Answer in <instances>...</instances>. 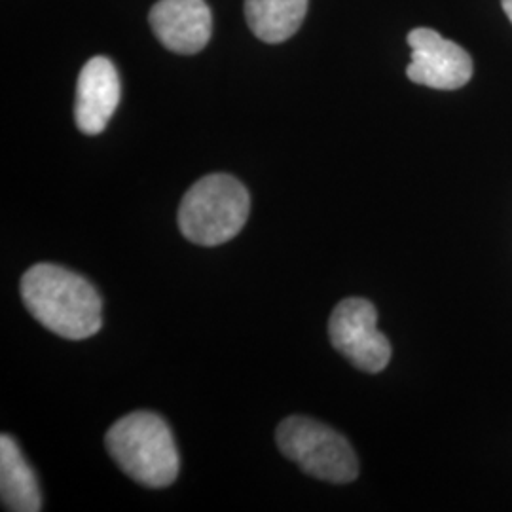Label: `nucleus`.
<instances>
[{
    "label": "nucleus",
    "mask_w": 512,
    "mask_h": 512,
    "mask_svg": "<svg viewBox=\"0 0 512 512\" xmlns=\"http://www.w3.org/2000/svg\"><path fill=\"white\" fill-rule=\"evenodd\" d=\"M21 300L42 327L67 340H86L103 325L92 283L57 264H37L21 277Z\"/></svg>",
    "instance_id": "f257e3e1"
},
{
    "label": "nucleus",
    "mask_w": 512,
    "mask_h": 512,
    "mask_svg": "<svg viewBox=\"0 0 512 512\" xmlns=\"http://www.w3.org/2000/svg\"><path fill=\"white\" fill-rule=\"evenodd\" d=\"M0 495L6 511L38 512L42 509L37 476L21 456L16 440L0 437Z\"/></svg>",
    "instance_id": "1a4fd4ad"
},
{
    "label": "nucleus",
    "mask_w": 512,
    "mask_h": 512,
    "mask_svg": "<svg viewBox=\"0 0 512 512\" xmlns=\"http://www.w3.org/2000/svg\"><path fill=\"white\" fill-rule=\"evenodd\" d=\"M148 21L167 50L183 55L202 52L213 29L211 10L205 0H158Z\"/></svg>",
    "instance_id": "0eeeda50"
},
{
    "label": "nucleus",
    "mask_w": 512,
    "mask_h": 512,
    "mask_svg": "<svg viewBox=\"0 0 512 512\" xmlns=\"http://www.w3.org/2000/svg\"><path fill=\"white\" fill-rule=\"evenodd\" d=\"M277 448L306 475L330 484H348L359 475V461L348 440L321 421L291 416L275 433Z\"/></svg>",
    "instance_id": "20e7f679"
},
{
    "label": "nucleus",
    "mask_w": 512,
    "mask_h": 512,
    "mask_svg": "<svg viewBox=\"0 0 512 512\" xmlns=\"http://www.w3.org/2000/svg\"><path fill=\"white\" fill-rule=\"evenodd\" d=\"M501 4H503V10H505L507 18L511 19L512 23V0H501Z\"/></svg>",
    "instance_id": "9b49d317"
},
{
    "label": "nucleus",
    "mask_w": 512,
    "mask_h": 512,
    "mask_svg": "<svg viewBox=\"0 0 512 512\" xmlns=\"http://www.w3.org/2000/svg\"><path fill=\"white\" fill-rule=\"evenodd\" d=\"M330 342L351 365L378 374L391 361V344L378 330V311L365 298H346L330 315Z\"/></svg>",
    "instance_id": "39448f33"
},
{
    "label": "nucleus",
    "mask_w": 512,
    "mask_h": 512,
    "mask_svg": "<svg viewBox=\"0 0 512 512\" xmlns=\"http://www.w3.org/2000/svg\"><path fill=\"white\" fill-rule=\"evenodd\" d=\"M308 4L310 0H245V18L256 38L279 44L300 29Z\"/></svg>",
    "instance_id": "9d476101"
},
{
    "label": "nucleus",
    "mask_w": 512,
    "mask_h": 512,
    "mask_svg": "<svg viewBox=\"0 0 512 512\" xmlns=\"http://www.w3.org/2000/svg\"><path fill=\"white\" fill-rule=\"evenodd\" d=\"M412 50L406 76L433 90H459L473 76V59L452 40L440 37L433 29H414L408 35Z\"/></svg>",
    "instance_id": "423d86ee"
},
{
    "label": "nucleus",
    "mask_w": 512,
    "mask_h": 512,
    "mask_svg": "<svg viewBox=\"0 0 512 512\" xmlns=\"http://www.w3.org/2000/svg\"><path fill=\"white\" fill-rule=\"evenodd\" d=\"M110 458L135 482L167 488L179 476V452L169 425L158 414L131 412L105 437Z\"/></svg>",
    "instance_id": "f03ea898"
},
{
    "label": "nucleus",
    "mask_w": 512,
    "mask_h": 512,
    "mask_svg": "<svg viewBox=\"0 0 512 512\" xmlns=\"http://www.w3.org/2000/svg\"><path fill=\"white\" fill-rule=\"evenodd\" d=\"M120 103V78L107 57H92L76 84L74 120L84 135H99Z\"/></svg>",
    "instance_id": "6e6552de"
},
{
    "label": "nucleus",
    "mask_w": 512,
    "mask_h": 512,
    "mask_svg": "<svg viewBox=\"0 0 512 512\" xmlns=\"http://www.w3.org/2000/svg\"><path fill=\"white\" fill-rule=\"evenodd\" d=\"M251 211V196L236 177L215 173L200 179L184 194L179 228L184 238L217 247L236 238Z\"/></svg>",
    "instance_id": "7ed1b4c3"
}]
</instances>
